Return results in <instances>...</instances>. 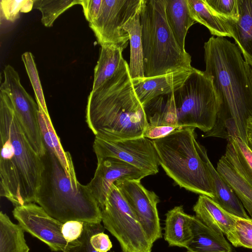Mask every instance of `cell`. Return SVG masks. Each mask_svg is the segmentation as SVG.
Instances as JSON below:
<instances>
[{
    "label": "cell",
    "mask_w": 252,
    "mask_h": 252,
    "mask_svg": "<svg viewBox=\"0 0 252 252\" xmlns=\"http://www.w3.org/2000/svg\"><path fill=\"white\" fill-rule=\"evenodd\" d=\"M204 49V72L212 81L219 103L214 128H226L228 137H240L248 144L247 122L252 118L249 65L237 45L224 37L211 36Z\"/></svg>",
    "instance_id": "cell-1"
},
{
    "label": "cell",
    "mask_w": 252,
    "mask_h": 252,
    "mask_svg": "<svg viewBox=\"0 0 252 252\" xmlns=\"http://www.w3.org/2000/svg\"><path fill=\"white\" fill-rule=\"evenodd\" d=\"M0 195L15 207L35 202L43 165L9 95L0 89Z\"/></svg>",
    "instance_id": "cell-2"
},
{
    "label": "cell",
    "mask_w": 252,
    "mask_h": 252,
    "mask_svg": "<svg viewBox=\"0 0 252 252\" xmlns=\"http://www.w3.org/2000/svg\"><path fill=\"white\" fill-rule=\"evenodd\" d=\"M128 67L124 59L117 73L89 95L86 121L95 137L111 141L137 138L149 125Z\"/></svg>",
    "instance_id": "cell-3"
},
{
    "label": "cell",
    "mask_w": 252,
    "mask_h": 252,
    "mask_svg": "<svg viewBox=\"0 0 252 252\" xmlns=\"http://www.w3.org/2000/svg\"><path fill=\"white\" fill-rule=\"evenodd\" d=\"M41 158L43 169L35 202L63 223H100V209L87 185L69 176L52 152L46 149Z\"/></svg>",
    "instance_id": "cell-4"
},
{
    "label": "cell",
    "mask_w": 252,
    "mask_h": 252,
    "mask_svg": "<svg viewBox=\"0 0 252 252\" xmlns=\"http://www.w3.org/2000/svg\"><path fill=\"white\" fill-rule=\"evenodd\" d=\"M139 15L145 77L194 68L168 24L165 0H142Z\"/></svg>",
    "instance_id": "cell-5"
},
{
    "label": "cell",
    "mask_w": 252,
    "mask_h": 252,
    "mask_svg": "<svg viewBox=\"0 0 252 252\" xmlns=\"http://www.w3.org/2000/svg\"><path fill=\"white\" fill-rule=\"evenodd\" d=\"M195 127H181L153 142L160 165L180 187L213 199L212 179L196 146Z\"/></svg>",
    "instance_id": "cell-6"
},
{
    "label": "cell",
    "mask_w": 252,
    "mask_h": 252,
    "mask_svg": "<svg viewBox=\"0 0 252 252\" xmlns=\"http://www.w3.org/2000/svg\"><path fill=\"white\" fill-rule=\"evenodd\" d=\"M178 126L198 128L206 133L214 126L219 103L211 79L195 69L174 92Z\"/></svg>",
    "instance_id": "cell-7"
},
{
    "label": "cell",
    "mask_w": 252,
    "mask_h": 252,
    "mask_svg": "<svg viewBox=\"0 0 252 252\" xmlns=\"http://www.w3.org/2000/svg\"><path fill=\"white\" fill-rule=\"evenodd\" d=\"M100 210L104 228L117 239L122 252H152L153 243L115 184Z\"/></svg>",
    "instance_id": "cell-8"
},
{
    "label": "cell",
    "mask_w": 252,
    "mask_h": 252,
    "mask_svg": "<svg viewBox=\"0 0 252 252\" xmlns=\"http://www.w3.org/2000/svg\"><path fill=\"white\" fill-rule=\"evenodd\" d=\"M93 149L97 159L113 158L141 170L148 176L157 174L160 165L153 140L144 136L111 141L95 137Z\"/></svg>",
    "instance_id": "cell-9"
},
{
    "label": "cell",
    "mask_w": 252,
    "mask_h": 252,
    "mask_svg": "<svg viewBox=\"0 0 252 252\" xmlns=\"http://www.w3.org/2000/svg\"><path fill=\"white\" fill-rule=\"evenodd\" d=\"M142 0H102L97 18L89 24L100 46L114 45L125 49L129 37L123 29L126 22L139 9Z\"/></svg>",
    "instance_id": "cell-10"
},
{
    "label": "cell",
    "mask_w": 252,
    "mask_h": 252,
    "mask_svg": "<svg viewBox=\"0 0 252 252\" xmlns=\"http://www.w3.org/2000/svg\"><path fill=\"white\" fill-rule=\"evenodd\" d=\"M12 213L25 231L44 242L53 252H68L75 242H67L62 233L63 223L34 203L16 206Z\"/></svg>",
    "instance_id": "cell-11"
},
{
    "label": "cell",
    "mask_w": 252,
    "mask_h": 252,
    "mask_svg": "<svg viewBox=\"0 0 252 252\" xmlns=\"http://www.w3.org/2000/svg\"><path fill=\"white\" fill-rule=\"evenodd\" d=\"M115 185L128 203L146 234L154 243L162 238L157 209L160 200L152 191L145 188L140 180L118 181Z\"/></svg>",
    "instance_id": "cell-12"
},
{
    "label": "cell",
    "mask_w": 252,
    "mask_h": 252,
    "mask_svg": "<svg viewBox=\"0 0 252 252\" xmlns=\"http://www.w3.org/2000/svg\"><path fill=\"white\" fill-rule=\"evenodd\" d=\"M4 80L0 89L5 91L13 104L16 113L26 134L33 136L40 132L38 106L22 85L18 73L8 64L3 70Z\"/></svg>",
    "instance_id": "cell-13"
},
{
    "label": "cell",
    "mask_w": 252,
    "mask_h": 252,
    "mask_svg": "<svg viewBox=\"0 0 252 252\" xmlns=\"http://www.w3.org/2000/svg\"><path fill=\"white\" fill-rule=\"evenodd\" d=\"M148 176L135 166L113 158L97 160L94 175L87 184L100 209L104 205L111 186L118 181L141 180Z\"/></svg>",
    "instance_id": "cell-14"
},
{
    "label": "cell",
    "mask_w": 252,
    "mask_h": 252,
    "mask_svg": "<svg viewBox=\"0 0 252 252\" xmlns=\"http://www.w3.org/2000/svg\"><path fill=\"white\" fill-rule=\"evenodd\" d=\"M228 139L225 154L219 159L217 170L231 187L252 218V185L240 167L231 138Z\"/></svg>",
    "instance_id": "cell-15"
},
{
    "label": "cell",
    "mask_w": 252,
    "mask_h": 252,
    "mask_svg": "<svg viewBox=\"0 0 252 252\" xmlns=\"http://www.w3.org/2000/svg\"><path fill=\"white\" fill-rule=\"evenodd\" d=\"M195 69L184 70L150 78L132 79L136 95L144 106L155 98L175 92Z\"/></svg>",
    "instance_id": "cell-16"
},
{
    "label": "cell",
    "mask_w": 252,
    "mask_h": 252,
    "mask_svg": "<svg viewBox=\"0 0 252 252\" xmlns=\"http://www.w3.org/2000/svg\"><path fill=\"white\" fill-rule=\"evenodd\" d=\"M197 149L211 176L214 192V198L212 199L222 208L228 213L244 218H250L244 207L231 187L223 179L210 161L204 147L197 142Z\"/></svg>",
    "instance_id": "cell-17"
},
{
    "label": "cell",
    "mask_w": 252,
    "mask_h": 252,
    "mask_svg": "<svg viewBox=\"0 0 252 252\" xmlns=\"http://www.w3.org/2000/svg\"><path fill=\"white\" fill-rule=\"evenodd\" d=\"M192 238L186 249L187 252H232L231 246L222 233L207 226L192 216Z\"/></svg>",
    "instance_id": "cell-18"
},
{
    "label": "cell",
    "mask_w": 252,
    "mask_h": 252,
    "mask_svg": "<svg viewBox=\"0 0 252 252\" xmlns=\"http://www.w3.org/2000/svg\"><path fill=\"white\" fill-rule=\"evenodd\" d=\"M193 210L195 216L202 223L225 236L234 228V215L224 210L207 196L199 195Z\"/></svg>",
    "instance_id": "cell-19"
},
{
    "label": "cell",
    "mask_w": 252,
    "mask_h": 252,
    "mask_svg": "<svg viewBox=\"0 0 252 252\" xmlns=\"http://www.w3.org/2000/svg\"><path fill=\"white\" fill-rule=\"evenodd\" d=\"M239 17L228 20L232 37L245 62L252 67V0H238Z\"/></svg>",
    "instance_id": "cell-20"
},
{
    "label": "cell",
    "mask_w": 252,
    "mask_h": 252,
    "mask_svg": "<svg viewBox=\"0 0 252 252\" xmlns=\"http://www.w3.org/2000/svg\"><path fill=\"white\" fill-rule=\"evenodd\" d=\"M164 238L169 246L186 248L192 238V216L182 205L174 207L165 214Z\"/></svg>",
    "instance_id": "cell-21"
},
{
    "label": "cell",
    "mask_w": 252,
    "mask_h": 252,
    "mask_svg": "<svg viewBox=\"0 0 252 252\" xmlns=\"http://www.w3.org/2000/svg\"><path fill=\"white\" fill-rule=\"evenodd\" d=\"M165 15L168 24L181 48H185L189 28L196 22L191 16L188 0H165Z\"/></svg>",
    "instance_id": "cell-22"
},
{
    "label": "cell",
    "mask_w": 252,
    "mask_h": 252,
    "mask_svg": "<svg viewBox=\"0 0 252 252\" xmlns=\"http://www.w3.org/2000/svg\"><path fill=\"white\" fill-rule=\"evenodd\" d=\"M38 106V122L45 149L54 154L69 176L77 179L70 154L63 149L50 117L45 114L40 106Z\"/></svg>",
    "instance_id": "cell-23"
},
{
    "label": "cell",
    "mask_w": 252,
    "mask_h": 252,
    "mask_svg": "<svg viewBox=\"0 0 252 252\" xmlns=\"http://www.w3.org/2000/svg\"><path fill=\"white\" fill-rule=\"evenodd\" d=\"M192 19L205 26L213 36L232 37L228 20L215 14L205 0H188Z\"/></svg>",
    "instance_id": "cell-24"
},
{
    "label": "cell",
    "mask_w": 252,
    "mask_h": 252,
    "mask_svg": "<svg viewBox=\"0 0 252 252\" xmlns=\"http://www.w3.org/2000/svg\"><path fill=\"white\" fill-rule=\"evenodd\" d=\"M123 51L114 45L101 46L99 59L94 69L92 91L97 90L117 73L124 60Z\"/></svg>",
    "instance_id": "cell-25"
},
{
    "label": "cell",
    "mask_w": 252,
    "mask_h": 252,
    "mask_svg": "<svg viewBox=\"0 0 252 252\" xmlns=\"http://www.w3.org/2000/svg\"><path fill=\"white\" fill-rule=\"evenodd\" d=\"M140 8L141 6L123 26V29L128 33L129 37L130 56L128 67L132 79L145 77L139 15Z\"/></svg>",
    "instance_id": "cell-26"
},
{
    "label": "cell",
    "mask_w": 252,
    "mask_h": 252,
    "mask_svg": "<svg viewBox=\"0 0 252 252\" xmlns=\"http://www.w3.org/2000/svg\"><path fill=\"white\" fill-rule=\"evenodd\" d=\"M158 96L144 105L148 124L150 126H176L177 114L174 93ZM182 127V126H181Z\"/></svg>",
    "instance_id": "cell-27"
},
{
    "label": "cell",
    "mask_w": 252,
    "mask_h": 252,
    "mask_svg": "<svg viewBox=\"0 0 252 252\" xmlns=\"http://www.w3.org/2000/svg\"><path fill=\"white\" fill-rule=\"evenodd\" d=\"M24 230L13 223L6 214L0 213V252H29Z\"/></svg>",
    "instance_id": "cell-28"
},
{
    "label": "cell",
    "mask_w": 252,
    "mask_h": 252,
    "mask_svg": "<svg viewBox=\"0 0 252 252\" xmlns=\"http://www.w3.org/2000/svg\"><path fill=\"white\" fill-rule=\"evenodd\" d=\"M81 0H33V8L41 13V21L46 27L53 26L57 18L65 11L76 4H80Z\"/></svg>",
    "instance_id": "cell-29"
},
{
    "label": "cell",
    "mask_w": 252,
    "mask_h": 252,
    "mask_svg": "<svg viewBox=\"0 0 252 252\" xmlns=\"http://www.w3.org/2000/svg\"><path fill=\"white\" fill-rule=\"evenodd\" d=\"M235 225L226 236L235 247L252 249V218H244L234 215Z\"/></svg>",
    "instance_id": "cell-30"
},
{
    "label": "cell",
    "mask_w": 252,
    "mask_h": 252,
    "mask_svg": "<svg viewBox=\"0 0 252 252\" xmlns=\"http://www.w3.org/2000/svg\"><path fill=\"white\" fill-rule=\"evenodd\" d=\"M21 57L33 88L36 103L41 107L45 114L50 116L33 56L32 53L26 52L22 54Z\"/></svg>",
    "instance_id": "cell-31"
},
{
    "label": "cell",
    "mask_w": 252,
    "mask_h": 252,
    "mask_svg": "<svg viewBox=\"0 0 252 252\" xmlns=\"http://www.w3.org/2000/svg\"><path fill=\"white\" fill-rule=\"evenodd\" d=\"M104 227L101 223L84 222V231L81 237L75 241L68 252H98L92 246L91 237L97 233L104 232Z\"/></svg>",
    "instance_id": "cell-32"
},
{
    "label": "cell",
    "mask_w": 252,
    "mask_h": 252,
    "mask_svg": "<svg viewBox=\"0 0 252 252\" xmlns=\"http://www.w3.org/2000/svg\"><path fill=\"white\" fill-rule=\"evenodd\" d=\"M229 137L234 145L240 167L252 185V151L248 144L240 137Z\"/></svg>",
    "instance_id": "cell-33"
},
{
    "label": "cell",
    "mask_w": 252,
    "mask_h": 252,
    "mask_svg": "<svg viewBox=\"0 0 252 252\" xmlns=\"http://www.w3.org/2000/svg\"><path fill=\"white\" fill-rule=\"evenodd\" d=\"M205 1L217 15L228 20H238V0H205Z\"/></svg>",
    "instance_id": "cell-34"
},
{
    "label": "cell",
    "mask_w": 252,
    "mask_h": 252,
    "mask_svg": "<svg viewBox=\"0 0 252 252\" xmlns=\"http://www.w3.org/2000/svg\"><path fill=\"white\" fill-rule=\"evenodd\" d=\"M26 1V0H1V13L6 20L14 22L20 17L19 13Z\"/></svg>",
    "instance_id": "cell-35"
},
{
    "label": "cell",
    "mask_w": 252,
    "mask_h": 252,
    "mask_svg": "<svg viewBox=\"0 0 252 252\" xmlns=\"http://www.w3.org/2000/svg\"><path fill=\"white\" fill-rule=\"evenodd\" d=\"M84 222L80 220H69L63 223L62 233L64 239L68 243L79 239L84 231Z\"/></svg>",
    "instance_id": "cell-36"
},
{
    "label": "cell",
    "mask_w": 252,
    "mask_h": 252,
    "mask_svg": "<svg viewBox=\"0 0 252 252\" xmlns=\"http://www.w3.org/2000/svg\"><path fill=\"white\" fill-rule=\"evenodd\" d=\"M181 126H154L148 125L143 136L152 140L163 138Z\"/></svg>",
    "instance_id": "cell-37"
},
{
    "label": "cell",
    "mask_w": 252,
    "mask_h": 252,
    "mask_svg": "<svg viewBox=\"0 0 252 252\" xmlns=\"http://www.w3.org/2000/svg\"><path fill=\"white\" fill-rule=\"evenodd\" d=\"M102 1V0H81L80 5L89 24L97 18L101 9Z\"/></svg>",
    "instance_id": "cell-38"
},
{
    "label": "cell",
    "mask_w": 252,
    "mask_h": 252,
    "mask_svg": "<svg viewBox=\"0 0 252 252\" xmlns=\"http://www.w3.org/2000/svg\"><path fill=\"white\" fill-rule=\"evenodd\" d=\"M90 242L93 247L98 252H107L113 246L108 235L103 232L93 235Z\"/></svg>",
    "instance_id": "cell-39"
},
{
    "label": "cell",
    "mask_w": 252,
    "mask_h": 252,
    "mask_svg": "<svg viewBox=\"0 0 252 252\" xmlns=\"http://www.w3.org/2000/svg\"><path fill=\"white\" fill-rule=\"evenodd\" d=\"M248 145L252 151V134L247 132Z\"/></svg>",
    "instance_id": "cell-40"
},
{
    "label": "cell",
    "mask_w": 252,
    "mask_h": 252,
    "mask_svg": "<svg viewBox=\"0 0 252 252\" xmlns=\"http://www.w3.org/2000/svg\"><path fill=\"white\" fill-rule=\"evenodd\" d=\"M250 72L251 74V76L252 80V67L249 65Z\"/></svg>",
    "instance_id": "cell-41"
},
{
    "label": "cell",
    "mask_w": 252,
    "mask_h": 252,
    "mask_svg": "<svg viewBox=\"0 0 252 252\" xmlns=\"http://www.w3.org/2000/svg\"><path fill=\"white\" fill-rule=\"evenodd\" d=\"M114 252V251H112V252Z\"/></svg>",
    "instance_id": "cell-42"
}]
</instances>
